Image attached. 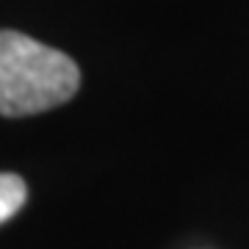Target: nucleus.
<instances>
[{
    "mask_svg": "<svg viewBox=\"0 0 249 249\" xmlns=\"http://www.w3.org/2000/svg\"><path fill=\"white\" fill-rule=\"evenodd\" d=\"M80 86V70L67 53L19 31H0V114L31 116L61 106Z\"/></svg>",
    "mask_w": 249,
    "mask_h": 249,
    "instance_id": "f257e3e1",
    "label": "nucleus"
},
{
    "mask_svg": "<svg viewBox=\"0 0 249 249\" xmlns=\"http://www.w3.org/2000/svg\"><path fill=\"white\" fill-rule=\"evenodd\" d=\"M25 196H28V188L19 175H9V172L0 175V224L9 222L11 216L25 205Z\"/></svg>",
    "mask_w": 249,
    "mask_h": 249,
    "instance_id": "f03ea898",
    "label": "nucleus"
}]
</instances>
